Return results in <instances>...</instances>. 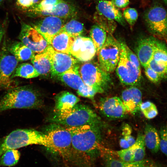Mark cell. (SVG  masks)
<instances>
[{
    "label": "cell",
    "instance_id": "cell-4",
    "mask_svg": "<svg viewBox=\"0 0 167 167\" xmlns=\"http://www.w3.org/2000/svg\"><path fill=\"white\" fill-rule=\"evenodd\" d=\"M31 144H39L48 148L47 136L45 133L33 129H16L8 135L0 144V156L7 150Z\"/></svg>",
    "mask_w": 167,
    "mask_h": 167
},
{
    "label": "cell",
    "instance_id": "cell-35",
    "mask_svg": "<svg viewBox=\"0 0 167 167\" xmlns=\"http://www.w3.org/2000/svg\"><path fill=\"white\" fill-rule=\"evenodd\" d=\"M140 110L144 117L148 119L153 118L158 114L156 106L150 101L142 102L140 106Z\"/></svg>",
    "mask_w": 167,
    "mask_h": 167
},
{
    "label": "cell",
    "instance_id": "cell-9",
    "mask_svg": "<svg viewBox=\"0 0 167 167\" xmlns=\"http://www.w3.org/2000/svg\"><path fill=\"white\" fill-rule=\"evenodd\" d=\"M144 19L149 31L160 36H167V11L161 5H155L147 10Z\"/></svg>",
    "mask_w": 167,
    "mask_h": 167
},
{
    "label": "cell",
    "instance_id": "cell-27",
    "mask_svg": "<svg viewBox=\"0 0 167 167\" xmlns=\"http://www.w3.org/2000/svg\"><path fill=\"white\" fill-rule=\"evenodd\" d=\"M107 34V32L98 25L96 24L92 26L90 35L96 48V53L105 43Z\"/></svg>",
    "mask_w": 167,
    "mask_h": 167
},
{
    "label": "cell",
    "instance_id": "cell-26",
    "mask_svg": "<svg viewBox=\"0 0 167 167\" xmlns=\"http://www.w3.org/2000/svg\"><path fill=\"white\" fill-rule=\"evenodd\" d=\"M39 74L33 65L28 63H23L17 66L12 75V79L15 77L30 79L38 77Z\"/></svg>",
    "mask_w": 167,
    "mask_h": 167
},
{
    "label": "cell",
    "instance_id": "cell-28",
    "mask_svg": "<svg viewBox=\"0 0 167 167\" xmlns=\"http://www.w3.org/2000/svg\"><path fill=\"white\" fill-rule=\"evenodd\" d=\"M93 19L96 24L108 34H112L116 28L117 24L114 20L105 17L97 11L94 14Z\"/></svg>",
    "mask_w": 167,
    "mask_h": 167
},
{
    "label": "cell",
    "instance_id": "cell-22",
    "mask_svg": "<svg viewBox=\"0 0 167 167\" xmlns=\"http://www.w3.org/2000/svg\"><path fill=\"white\" fill-rule=\"evenodd\" d=\"M79 101V98L72 93L67 91H62L55 96L54 110L62 111L71 109Z\"/></svg>",
    "mask_w": 167,
    "mask_h": 167
},
{
    "label": "cell",
    "instance_id": "cell-52",
    "mask_svg": "<svg viewBox=\"0 0 167 167\" xmlns=\"http://www.w3.org/2000/svg\"><path fill=\"white\" fill-rule=\"evenodd\" d=\"M38 0L39 1V2H40V0Z\"/></svg>",
    "mask_w": 167,
    "mask_h": 167
},
{
    "label": "cell",
    "instance_id": "cell-48",
    "mask_svg": "<svg viewBox=\"0 0 167 167\" xmlns=\"http://www.w3.org/2000/svg\"><path fill=\"white\" fill-rule=\"evenodd\" d=\"M165 3L167 5V0H163Z\"/></svg>",
    "mask_w": 167,
    "mask_h": 167
},
{
    "label": "cell",
    "instance_id": "cell-16",
    "mask_svg": "<svg viewBox=\"0 0 167 167\" xmlns=\"http://www.w3.org/2000/svg\"><path fill=\"white\" fill-rule=\"evenodd\" d=\"M100 109L104 115L111 118H122L128 113L121 98L117 96L102 99Z\"/></svg>",
    "mask_w": 167,
    "mask_h": 167
},
{
    "label": "cell",
    "instance_id": "cell-23",
    "mask_svg": "<svg viewBox=\"0 0 167 167\" xmlns=\"http://www.w3.org/2000/svg\"><path fill=\"white\" fill-rule=\"evenodd\" d=\"M75 37L60 32L52 39L50 45L56 51L70 54V50Z\"/></svg>",
    "mask_w": 167,
    "mask_h": 167
},
{
    "label": "cell",
    "instance_id": "cell-40",
    "mask_svg": "<svg viewBox=\"0 0 167 167\" xmlns=\"http://www.w3.org/2000/svg\"><path fill=\"white\" fill-rule=\"evenodd\" d=\"M104 158L106 167H126L127 163L114 158L108 154L105 155Z\"/></svg>",
    "mask_w": 167,
    "mask_h": 167
},
{
    "label": "cell",
    "instance_id": "cell-21",
    "mask_svg": "<svg viewBox=\"0 0 167 167\" xmlns=\"http://www.w3.org/2000/svg\"><path fill=\"white\" fill-rule=\"evenodd\" d=\"M6 48L19 62L31 59L35 55L32 50L21 41H13L8 44Z\"/></svg>",
    "mask_w": 167,
    "mask_h": 167
},
{
    "label": "cell",
    "instance_id": "cell-37",
    "mask_svg": "<svg viewBox=\"0 0 167 167\" xmlns=\"http://www.w3.org/2000/svg\"><path fill=\"white\" fill-rule=\"evenodd\" d=\"M159 133L160 138V148L167 157V125L161 127Z\"/></svg>",
    "mask_w": 167,
    "mask_h": 167
},
{
    "label": "cell",
    "instance_id": "cell-3",
    "mask_svg": "<svg viewBox=\"0 0 167 167\" xmlns=\"http://www.w3.org/2000/svg\"><path fill=\"white\" fill-rule=\"evenodd\" d=\"M51 123L64 127H79L86 125L99 124L96 114L89 106L77 104L72 108L62 111L54 110L47 118Z\"/></svg>",
    "mask_w": 167,
    "mask_h": 167
},
{
    "label": "cell",
    "instance_id": "cell-30",
    "mask_svg": "<svg viewBox=\"0 0 167 167\" xmlns=\"http://www.w3.org/2000/svg\"><path fill=\"white\" fill-rule=\"evenodd\" d=\"M152 59L159 64L167 66V46L156 39Z\"/></svg>",
    "mask_w": 167,
    "mask_h": 167
},
{
    "label": "cell",
    "instance_id": "cell-32",
    "mask_svg": "<svg viewBox=\"0 0 167 167\" xmlns=\"http://www.w3.org/2000/svg\"><path fill=\"white\" fill-rule=\"evenodd\" d=\"M20 156V152L16 149L7 150L0 156V166H11L15 165Z\"/></svg>",
    "mask_w": 167,
    "mask_h": 167
},
{
    "label": "cell",
    "instance_id": "cell-15",
    "mask_svg": "<svg viewBox=\"0 0 167 167\" xmlns=\"http://www.w3.org/2000/svg\"><path fill=\"white\" fill-rule=\"evenodd\" d=\"M96 54V48L91 38L80 36L75 37L70 54L83 62L91 60Z\"/></svg>",
    "mask_w": 167,
    "mask_h": 167
},
{
    "label": "cell",
    "instance_id": "cell-42",
    "mask_svg": "<svg viewBox=\"0 0 167 167\" xmlns=\"http://www.w3.org/2000/svg\"><path fill=\"white\" fill-rule=\"evenodd\" d=\"M123 43L127 58L139 69L141 70L140 63L136 55L130 49L125 43L124 42Z\"/></svg>",
    "mask_w": 167,
    "mask_h": 167
},
{
    "label": "cell",
    "instance_id": "cell-29",
    "mask_svg": "<svg viewBox=\"0 0 167 167\" xmlns=\"http://www.w3.org/2000/svg\"><path fill=\"white\" fill-rule=\"evenodd\" d=\"M84 31L83 24L79 21L73 19L66 23L60 32H65L70 36L75 37L81 36Z\"/></svg>",
    "mask_w": 167,
    "mask_h": 167
},
{
    "label": "cell",
    "instance_id": "cell-34",
    "mask_svg": "<svg viewBox=\"0 0 167 167\" xmlns=\"http://www.w3.org/2000/svg\"><path fill=\"white\" fill-rule=\"evenodd\" d=\"M132 129L128 124H126L122 128V134L123 137L120 140V147L122 148L126 149L133 145L136 140L131 135Z\"/></svg>",
    "mask_w": 167,
    "mask_h": 167
},
{
    "label": "cell",
    "instance_id": "cell-12",
    "mask_svg": "<svg viewBox=\"0 0 167 167\" xmlns=\"http://www.w3.org/2000/svg\"><path fill=\"white\" fill-rule=\"evenodd\" d=\"M19 61L5 48L0 57V88L8 90L17 86L11 78Z\"/></svg>",
    "mask_w": 167,
    "mask_h": 167
},
{
    "label": "cell",
    "instance_id": "cell-8",
    "mask_svg": "<svg viewBox=\"0 0 167 167\" xmlns=\"http://www.w3.org/2000/svg\"><path fill=\"white\" fill-rule=\"evenodd\" d=\"M121 51L119 60L116 71L121 82L127 86L138 84L141 79V71L127 58L123 42H120Z\"/></svg>",
    "mask_w": 167,
    "mask_h": 167
},
{
    "label": "cell",
    "instance_id": "cell-38",
    "mask_svg": "<svg viewBox=\"0 0 167 167\" xmlns=\"http://www.w3.org/2000/svg\"><path fill=\"white\" fill-rule=\"evenodd\" d=\"M148 66L158 74L161 79H167V66L159 64L153 59Z\"/></svg>",
    "mask_w": 167,
    "mask_h": 167
},
{
    "label": "cell",
    "instance_id": "cell-5",
    "mask_svg": "<svg viewBox=\"0 0 167 167\" xmlns=\"http://www.w3.org/2000/svg\"><path fill=\"white\" fill-rule=\"evenodd\" d=\"M51 124L47 127L45 133L48 139V148L59 155L66 162L74 165L70 133L63 126Z\"/></svg>",
    "mask_w": 167,
    "mask_h": 167
},
{
    "label": "cell",
    "instance_id": "cell-11",
    "mask_svg": "<svg viewBox=\"0 0 167 167\" xmlns=\"http://www.w3.org/2000/svg\"><path fill=\"white\" fill-rule=\"evenodd\" d=\"M19 39L34 53L44 51L49 44L43 36L31 26L21 20Z\"/></svg>",
    "mask_w": 167,
    "mask_h": 167
},
{
    "label": "cell",
    "instance_id": "cell-46",
    "mask_svg": "<svg viewBox=\"0 0 167 167\" xmlns=\"http://www.w3.org/2000/svg\"><path fill=\"white\" fill-rule=\"evenodd\" d=\"M8 18H6L1 22H0V45L2 38L5 34L7 26Z\"/></svg>",
    "mask_w": 167,
    "mask_h": 167
},
{
    "label": "cell",
    "instance_id": "cell-50",
    "mask_svg": "<svg viewBox=\"0 0 167 167\" xmlns=\"http://www.w3.org/2000/svg\"><path fill=\"white\" fill-rule=\"evenodd\" d=\"M8 0V1H11V0Z\"/></svg>",
    "mask_w": 167,
    "mask_h": 167
},
{
    "label": "cell",
    "instance_id": "cell-6",
    "mask_svg": "<svg viewBox=\"0 0 167 167\" xmlns=\"http://www.w3.org/2000/svg\"><path fill=\"white\" fill-rule=\"evenodd\" d=\"M84 84L97 93L104 92L111 82L110 74L103 70L98 62L88 61L75 68Z\"/></svg>",
    "mask_w": 167,
    "mask_h": 167
},
{
    "label": "cell",
    "instance_id": "cell-10",
    "mask_svg": "<svg viewBox=\"0 0 167 167\" xmlns=\"http://www.w3.org/2000/svg\"><path fill=\"white\" fill-rule=\"evenodd\" d=\"M45 50L51 63V77H56L68 70L75 68L79 63L78 60L71 55L56 51L50 44Z\"/></svg>",
    "mask_w": 167,
    "mask_h": 167
},
{
    "label": "cell",
    "instance_id": "cell-39",
    "mask_svg": "<svg viewBox=\"0 0 167 167\" xmlns=\"http://www.w3.org/2000/svg\"><path fill=\"white\" fill-rule=\"evenodd\" d=\"M121 160L125 162H133V150L132 146L126 149H123L117 152Z\"/></svg>",
    "mask_w": 167,
    "mask_h": 167
},
{
    "label": "cell",
    "instance_id": "cell-41",
    "mask_svg": "<svg viewBox=\"0 0 167 167\" xmlns=\"http://www.w3.org/2000/svg\"><path fill=\"white\" fill-rule=\"evenodd\" d=\"M39 2L38 0H16L15 5L18 9L24 12Z\"/></svg>",
    "mask_w": 167,
    "mask_h": 167
},
{
    "label": "cell",
    "instance_id": "cell-17",
    "mask_svg": "<svg viewBox=\"0 0 167 167\" xmlns=\"http://www.w3.org/2000/svg\"><path fill=\"white\" fill-rule=\"evenodd\" d=\"M77 13L75 5L63 0L48 10L34 13L30 17L54 16L67 19L74 17Z\"/></svg>",
    "mask_w": 167,
    "mask_h": 167
},
{
    "label": "cell",
    "instance_id": "cell-20",
    "mask_svg": "<svg viewBox=\"0 0 167 167\" xmlns=\"http://www.w3.org/2000/svg\"><path fill=\"white\" fill-rule=\"evenodd\" d=\"M96 8L97 11L105 17L117 22L123 26L126 25L122 14L111 1L107 0H98Z\"/></svg>",
    "mask_w": 167,
    "mask_h": 167
},
{
    "label": "cell",
    "instance_id": "cell-36",
    "mask_svg": "<svg viewBox=\"0 0 167 167\" xmlns=\"http://www.w3.org/2000/svg\"><path fill=\"white\" fill-rule=\"evenodd\" d=\"M122 14L125 20L132 27L138 18L137 10L134 8H127L124 10Z\"/></svg>",
    "mask_w": 167,
    "mask_h": 167
},
{
    "label": "cell",
    "instance_id": "cell-1",
    "mask_svg": "<svg viewBox=\"0 0 167 167\" xmlns=\"http://www.w3.org/2000/svg\"><path fill=\"white\" fill-rule=\"evenodd\" d=\"M99 124L65 127L71 136L74 165L80 167L88 163L99 152L101 147Z\"/></svg>",
    "mask_w": 167,
    "mask_h": 167
},
{
    "label": "cell",
    "instance_id": "cell-13",
    "mask_svg": "<svg viewBox=\"0 0 167 167\" xmlns=\"http://www.w3.org/2000/svg\"><path fill=\"white\" fill-rule=\"evenodd\" d=\"M56 77L65 85L76 90L77 94L80 96L92 100L97 93L84 84L75 68L68 70Z\"/></svg>",
    "mask_w": 167,
    "mask_h": 167
},
{
    "label": "cell",
    "instance_id": "cell-14",
    "mask_svg": "<svg viewBox=\"0 0 167 167\" xmlns=\"http://www.w3.org/2000/svg\"><path fill=\"white\" fill-rule=\"evenodd\" d=\"M32 24L50 44L53 38L59 33L66 23V19L54 16L43 17Z\"/></svg>",
    "mask_w": 167,
    "mask_h": 167
},
{
    "label": "cell",
    "instance_id": "cell-33",
    "mask_svg": "<svg viewBox=\"0 0 167 167\" xmlns=\"http://www.w3.org/2000/svg\"><path fill=\"white\" fill-rule=\"evenodd\" d=\"M63 0H42L24 12L28 16L38 12L48 10Z\"/></svg>",
    "mask_w": 167,
    "mask_h": 167
},
{
    "label": "cell",
    "instance_id": "cell-2",
    "mask_svg": "<svg viewBox=\"0 0 167 167\" xmlns=\"http://www.w3.org/2000/svg\"><path fill=\"white\" fill-rule=\"evenodd\" d=\"M40 92L30 85L17 86L7 90L0 101V113L14 109H37L43 106Z\"/></svg>",
    "mask_w": 167,
    "mask_h": 167
},
{
    "label": "cell",
    "instance_id": "cell-43",
    "mask_svg": "<svg viewBox=\"0 0 167 167\" xmlns=\"http://www.w3.org/2000/svg\"><path fill=\"white\" fill-rule=\"evenodd\" d=\"M144 68L145 75L151 82L154 83H157L161 80L158 74L149 66H148Z\"/></svg>",
    "mask_w": 167,
    "mask_h": 167
},
{
    "label": "cell",
    "instance_id": "cell-49",
    "mask_svg": "<svg viewBox=\"0 0 167 167\" xmlns=\"http://www.w3.org/2000/svg\"><path fill=\"white\" fill-rule=\"evenodd\" d=\"M150 167H156L154 166L152 164Z\"/></svg>",
    "mask_w": 167,
    "mask_h": 167
},
{
    "label": "cell",
    "instance_id": "cell-25",
    "mask_svg": "<svg viewBox=\"0 0 167 167\" xmlns=\"http://www.w3.org/2000/svg\"><path fill=\"white\" fill-rule=\"evenodd\" d=\"M31 61L39 75H47L50 74L51 63L49 56L45 50L35 55L31 59Z\"/></svg>",
    "mask_w": 167,
    "mask_h": 167
},
{
    "label": "cell",
    "instance_id": "cell-24",
    "mask_svg": "<svg viewBox=\"0 0 167 167\" xmlns=\"http://www.w3.org/2000/svg\"><path fill=\"white\" fill-rule=\"evenodd\" d=\"M143 135L145 146L152 153H157L160 149V138L156 129L150 124H147Z\"/></svg>",
    "mask_w": 167,
    "mask_h": 167
},
{
    "label": "cell",
    "instance_id": "cell-51",
    "mask_svg": "<svg viewBox=\"0 0 167 167\" xmlns=\"http://www.w3.org/2000/svg\"><path fill=\"white\" fill-rule=\"evenodd\" d=\"M87 0V1H90V0Z\"/></svg>",
    "mask_w": 167,
    "mask_h": 167
},
{
    "label": "cell",
    "instance_id": "cell-7",
    "mask_svg": "<svg viewBox=\"0 0 167 167\" xmlns=\"http://www.w3.org/2000/svg\"><path fill=\"white\" fill-rule=\"evenodd\" d=\"M120 51V42L112 34H108L105 43L96 53L101 68L110 74L113 72L119 62Z\"/></svg>",
    "mask_w": 167,
    "mask_h": 167
},
{
    "label": "cell",
    "instance_id": "cell-45",
    "mask_svg": "<svg viewBox=\"0 0 167 167\" xmlns=\"http://www.w3.org/2000/svg\"><path fill=\"white\" fill-rule=\"evenodd\" d=\"M111 1L116 6L121 8L126 7L130 3L129 0H111Z\"/></svg>",
    "mask_w": 167,
    "mask_h": 167
},
{
    "label": "cell",
    "instance_id": "cell-44",
    "mask_svg": "<svg viewBox=\"0 0 167 167\" xmlns=\"http://www.w3.org/2000/svg\"><path fill=\"white\" fill-rule=\"evenodd\" d=\"M152 164L148 160L143 159L139 161L127 163L126 167H150Z\"/></svg>",
    "mask_w": 167,
    "mask_h": 167
},
{
    "label": "cell",
    "instance_id": "cell-18",
    "mask_svg": "<svg viewBox=\"0 0 167 167\" xmlns=\"http://www.w3.org/2000/svg\"><path fill=\"white\" fill-rule=\"evenodd\" d=\"M156 39L153 37H146L140 39L137 45L136 55L140 64L144 67L148 66L152 58Z\"/></svg>",
    "mask_w": 167,
    "mask_h": 167
},
{
    "label": "cell",
    "instance_id": "cell-47",
    "mask_svg": "<svg viewBox=\"0 0 167 167\" xmlns=\"http://www.w3.org/2000/svg\"><path fill=\"white\" fill-rule=\"evenodd\" d=\"M4 0H0V5H2L4 2Z\"/></svg>",
    "mask_w": 167,
    "mask_h": 167
},
{
    "label": "cell",
    "instance_id": "cell-31",
    "mask_svg": "<svg viewBox=\"0 0 167 167\" xmlns=\"http://www.w3.org/2000/svg\"><path fill=\"white\" fill-rule=\"evenodd\" d=\"M131 146L133 150V162L143 160L145 156V145L142 133L138 134L135 143Z\"/></svg>",
    "mask_w": 167,
    "mask_h": 167
},
{
    "label": "cell",
    "instance_id": "cell-19",
    "mask_svg": "<svg viewBox=\"0 0 167 167\" xmlns=\"http://www.w3.org/2000/svg\"><path fill=\"white\" fill-rule=\"evenodd\" d=\"M121 99L128 112L135 114L140 110L142 101V94L138 88L131 86L122 92Z\"/></svg>",
    "mask_w": 167,
    "mask_h": 167
}]
</instances>
